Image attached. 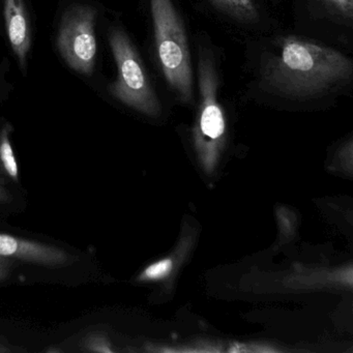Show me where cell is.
Masks as SVG:
<instances>
[{"mask_svg":"<svg viewBox=\"0 0 353 353\" xmlns=\"http://www.w3.org/2000/svg\"><path fill=\"white\" fill-rule=\"evenodd\" d=\"M157 53L165 78L181 102L193 101V70L187 34L172 0H150Z\"/></svg>","mask_w":353,"mask_h":353,"instance_id":"7a4b0ae2","label":"cell"},{"mask_svg":"<svg viewBox=\"0 0 353 353\" xmlns=\"http://www.w3.org/2000/svg\"><path fill=\"white\" fill-rule=\"evenodd\" d=\"M353 63L334 49L295 37L282 39L263 59V83L281 96L311 98L352 78Z\"/></svg>","mask_w":353,"mask_h":353,"instance_id":"6da1fadb","label":"cell"},{"mask_svg":"<svg viewBox=\"0 0 353 353\" xmlns=\"http://www.w3.org/2000/svg\"><path fill=\"white\" fill-rule=\"evenodd\" d=\"M13 351L14 349L11 348L9 343L3 336H0V353L13 352Z\"/></svg>","mask_w":353,"mask_h":353,"instance_id":"5bb4252c","label":"cell"},{"mask_svg":"<svg viewBox=\"0 0 353 353\" xmlns=\"http://www.w3.org/2000/svg\"><path fill=\"white\" fill-rule=\"evenodd\" d=\"M12 131L13 128L11 125H5L0 129V174L14 183H18L20 170L11 141Z\"/></svg>","mask_w":353,"mask_h":353,"instance_id":"52a82bcc","label":"cell"},{"mask_svg":"<svg viewBox=\"0 0 353 353\" xmlns=\"http://www.w3.org/2000/svg\"><path fill=\"white\" fill-rule=\"evenodd\" d=\"M12 274V263L8 258L0 256V282L7 280Z\"/></svg>","mask_w":353,"mask_h":353,"instance_id":"7c38bea8","label":"cell"},{"mask_svg":"<svg viewBox=\"0 0 353 353\" xmlns=\"http://www.w3.org/2000/svg\"><path fill=\"white\" fill-rule=\"evenodd\" d=\"M109 42L117 67V80L109 86L110 94L128 107L157 117L161 112L160 102L135 47L119 30L111 32Z\"/></svg>","mask_w":353,"mask_h":353,"instance_id":"3957f363","label":"cell"},{"mask_svg":"<svg viewBox=\"0 0 353 353\" xmlns=\"http://www.w3.org/2000/svg\"><path fill=\"white\" fill-rule=\"evenodd\" d=\"M172 268V261L169 259L162 260L148 266L141 276L140 280L142 281H159L168 276Z\"/></svg>","mask_w":353,"mask_h":353,"instance_id":"30bf717a","label":"cell"},{"mask_svg":"<svg viewBox=\"0 0 353 353\" xmlns=\"http://www.w3.org/2000/svg\"><path fill=\"white\" fill-rule=\"evenodd\" d=\"M97 10L74 6L63 14L57 36V46L65 63L83 75H92L96 65Z\"/></svg>","mask_w":353,"mask_h":353,"instance_id":"277c9868","label":"cell"},{"mask_svg":"<svg viewBox=\"0 0 353 353\" xmlns=\"http://www.w3.org/2000/svg\"><path fill=\"white\" fill-rule=\"evenodd\" d=\"M0 256L46 268H65L78 260L61 248L3 233H0Z\"/></svg>","mask_w":353,"mask_h":353,"instance_id":"5b68a950","label":"cell"},{"mask_svg":"<svg viewBox=\"0 0 353 353\" xmlns=\"http://www.w3.org/2000/svg\"><path fill=\"white\" fill-rule=\"evenodd\" d=\"M6 28L8 38L14 53L17 57L20 67L26 69L28 55L32 45L30 24L23 0H5Z\"/></svg>","mask_w":353,"mask_h":353,"instance_id":"8992f818","label":"cell"},{"mask_svg":"<svg viewBox=\"0 0 353 353\" xmlns=\"http://www.w3.org/2000/svg\"><path fill=\"white\" fill-rule=\"evenodd\" d=\"M11 194L0 183V203H8V202L11 201Z\"/></svg>","mask_w":353,"mask_h":353,"instance_id":"4fadbf2b","label":"cell"},{"mask_svg":"<svg viewBox=\"0 0 353 353\" xmlns=\"http://www.w3.org/2000/svg\"><path fill=\"white\" fill-rule=\"evenodd\" d=\"M80 347L85 352L112 353L114 352L112 344L108 336L102 332H90L83 336Z\"/></svg>","mask_w":353,"mask_h":353,"instance_id":"9c48e42d","label":"cell"},{"mask_svg":"<svg viewBox=\"0 0 353 353\" xmlns=\"http://www.w3.org/2000/svg\"><path fill=\"white\" fill-rule=\"evenodd\" d=\"M210 3L227 15L245 23L258 19L257 7L254 0H210Z\"/></svg>","mask_w":353,"mask_h":353,"instance_id":"ba28073f","label":"cell"},{"mask_svg":"<svg viewBox=\"0 0 353 353\" xmlns=\"http://www.w3.org/2000/svg\"><path fill=\"white\" fill-rule=\"evenodd\" d=\"M330 5L334 6L345 17L352 18L353 0H327Z\"/></svg>","mask_w":353,"mask_h":353,"instance_id":"8fae6325","label":"cell"}]
</instances>
